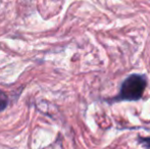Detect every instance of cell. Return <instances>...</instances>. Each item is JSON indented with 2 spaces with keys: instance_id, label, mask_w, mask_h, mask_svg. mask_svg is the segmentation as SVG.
<instances>
[{
  "instance_id": "3957f363",
  "label": "cell",
  "mask_w": 150,
  "mask_h": 149,
  "mask_svg": "<svg viewBox=\"0 0 150 149\" xmlns=\"http://www.w3.org/2000/svg\"><path fill=\"white\" fill-rule=\"evenodd\" d=\"M138 142L146 149H150V137H138Z\"/></svg>"
},
{
  "instance_id": "7a4b0ae2",
  "label": "cell",
  "mask_w": 150,
  "mask_h": 149,
  "mask_svg": "<svg viewBox=\"0 0 150 149\" xmlns=\"http://www.w3.org/2000/svg\"><path fill=\"white\" fill-rule=\"evenodd\" d=\"M8 104V98H7V95L4 93L3 91L0 90V112L4 109V108L7 106Z\"/></svg>"
},
{
  "instance_id": "6da1fadb",
  "label": "cell",
  "mask_w": 150,
  "mask_h": 149,
  "mask_svg": "<svg viewBox=\"0 0 150 149\" xmlns=\"http://www.w3.org/2000/svg\"><path fill=\"white\" fill-rule=\"evenodd\" d=\"M147 79L145 75L132 74L127 77L120 85L117 101H137L143 97L146 89Z\"/></svg>"
}]
</instances>
